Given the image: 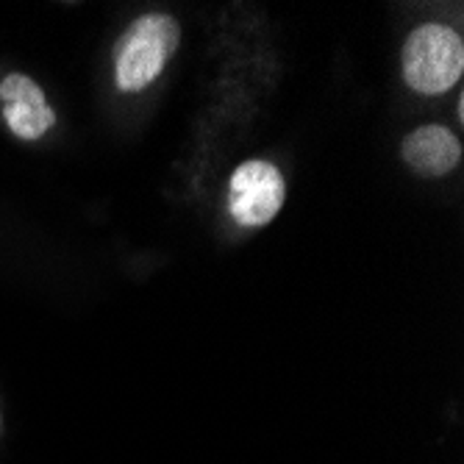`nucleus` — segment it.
Segmentation results:
<instances>
[{"mask_svg": "<svg viewBox=\"0 0 464 464\" xmlns=\"http://www.w3.org/2000/svg\"><path fill=\"white\" fill-rule=\"evenodd\" d=\"M0 109H4L9 131L25 142L45 137L56 122L45 92L39 90L36 81L23 72H12L0 81Z\"/></svg>", "mask_w": 464, "mask_h": 464, "instance_id": "obj_4", "label": "nucleus"}, {"mask_svg": "<svg viewBox=\"0 0 464 464\" xmlns=\"http://www.w3.org/2000/svg\"><path fill=\"white\" fill-rule=\"evenodd\" d=\"M181 28L170 14H145L120 39L114 81L122 92H140L153 83L179 48Z\"/></svg>", "mask_w": 464, "mask_h": 464, "instance_id": "obj_1", "label": "nucleus"}, {"mask_svg": "<svg viewBox=\"0 0 464 464\" xmlns=\"http://www.w3.org/2000/svg\"><path fill=\"white\" fill-rule=\"evenodd\" d=\"M286 198V184L270 161H245L228 181V212L245 228L276 220Z\"/></svg>", "mask_w": 464, "mask_h": 464, "instance_id": "obj_3", "label": "nucleus"}, {"mask_svg": "<svg viewBox=\"0 0 464 464\" xmlns=\"http://www.w3.org/2000/svg\"><path fill=\"white\" fill-rule=\"evenodd\" d=\"M403 78L420 95H442L461 78L464 42L461 36L440 23L420 25L409 34L403 53Z\"/></svg>", "mask_w": 464, "mask_h": 464, "instance_id": "obj_2", "label": "nucleus"}, {"mask_svg": "<svg viewBox=\"0 0 464 464\" xmlns=\"http://www.w3.org/2000/svg\"><path fill=\"white\" fill-rule=\"evenodd\" d=\"M403 161L417 176L437 179L450 173L461 159V142L445 125H420L403 140Z\"/></svg>", "mask_w": 464, "mask_h": 464, "instance_id": "obj_5", "label": "nucleus"}]
</instances>
